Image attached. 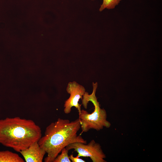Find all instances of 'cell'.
<instances>
[{"label":"cell","mask_w":162,"mask_h":162,"mask_svg":"<svg viewBox=\"0 0 162 162\" xmlns=\"http://www.w3.org/2000/svg\"><path fill=\"white\" fill-rule=\"evenodd\" d=\"M80 129L79 118L70 122L59 118L46 128L44 135L38 141L40 146L47 154L45 162H53L62 149L68 145L76 142L87 143L77 133Z\"/></svg>","instance_id":"obj_1"},{"label":"cell","mask_w":162,"mask_h":162,"mask_svg":"<svg viewBox=\"0 0 162 162\" xmlns=\"http://www.w3.org/2000/svg\"><path fill=\"white\" fill-rule=\"evenodd\" d=\"M40 127L32 120L19 117L0 120V144L20 152L38 142Z\"/></svg>","instance_id":"obj_2"},{"label":"cell","mask_w":162,"mask_h":162,"mask_svg":"<svg viewBox=\"0 0 162 162\" xmlns=\"http://www.w3.org/2000/svg\"><path fill=\"white\" fill-rule=\"evenodd\" d=\"M92 85V94H89L86 92L82 99V104L85 108H87L89 101L93 103L94 107V111L91 113L81 110L80 113L79 114L82 133L86 132L91 129L98 131L104 128H109L111 126V123L107 120L106 111L105 109L100 108L95 95L98 83H93Z\"/></svg>","instance_id":"obj_3"},{"label":"cell","mask_w":162,"mask_h":162,"mask_svg":"<svg viewBox=\"0 0 162 162\" xmlns=\"http://www.w3.org/2000/svg\"><path fill=\"white\" fill-rule=\"evenodd\" d=\"M68 151L73 149L78 153L79 157H89L93 162H106V156L100 145L94 140L88 144L76 142L71 143L66 147Z\"/></svg>","instance_id":"obj_4"},{"label":"cell","mask_w":162,"mask_h":162,"mask_svg":"<svg viewBox=\"0 0 162 162\" xmlns=\"http://www.w3.org/2000/svg\"><path fill=\"white\" fill-rule=\"evenodd\" d=\"M67 92L70 96L64 102V111L65 113H70L71 108L75 107L78 110L79 114L81 111V105L79 103L80 99H82L86 89L84 87L75 81L70 82L66 88Z\"/></svg>","instance_id":"obj_5"},{"label":"cell","mask_w":162,"mask_h":162,"mask_svg":"<svg viewBox=\"0 0 162 162\" xmlns=\"http://www.w3.org/2000/svg\"><path fill=\"white\" fill-rule=\"evenodd\" d=\"M23 157L26 162H42L46 151L36 142L26 149L19 152Z\"/></svg>","instance_id":"obj_6"},{"label":"cell","mask_w":162,"mask_h":162,"mask_svg":"<svg viewBox=\"0 0 162 162\" xmlns=\"http://www.w3.org/2000/svg\"><path fill=\"white\" fill-rule=\"evenodd\" d=\"M18 154L8 150L0 151V162H24Z\"/></svg>","instance_id":"obj_7"},{"label":"cell","mask_w":162,"mask_h":162,"mask_svg":"<svg viewBox=\"0 0 162 162\" xmlns=\"http://www.w3.org/2000/svg\"><path fill=\"white\" fill-rule=\"evenodd\" d=\"M121 0H103L102 4L99 8V11H101L105 9H113L119 4Z\"/></svg>","instance_id":"obj_8"},{"label":"cell","mask_w":162,"mask_h":162,"mask_svg":"<svg viewBox=\"0 0 162 162\" xmlns=\"http://www.w3.org/2000/svg\"><path fill=\"white\" fill-rule=\"evenodd\" d=\"M68 150L65 147L61 151V153L58 154L54 159L53 162H71L68 155Z\"/></svg>","instance_id":"obj_9"},{"label":"cell","mask_w":162,"mask_h":162,"mask_svg":"<svg viewBox=\"0 0 162 162\" xmlns=\"http://www.w3.org/2000/svg\"><path fill=\"white\" fill-rule=\"evenodd\" d=\"M69 159L72 162H86V161L80 158L79 156L77 155L76 157H74L73 154H71L69 156Z\"/></svg>","instance_id":"obj_10"},{"label":"cell","mask_w":162,"mask_h":162,"mask_svg":"<svg viewBox=\"0 0 162 162\" xmlns=\"http://www.w3.org/2000/svg\"></svg>","instance_id":"obj_11"}]
</instances>
